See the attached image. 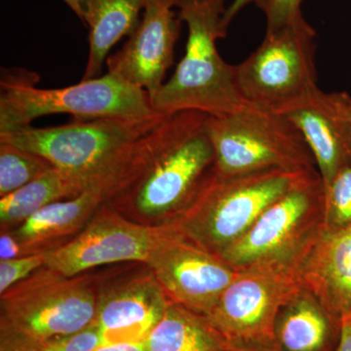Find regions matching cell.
Segmentation results:
<instances>
[{
  "mask_svg": "<svg viewBox=\"0 0 351 351\" xmlns=\"http://www.w3.org/2000/svg\"><path fill=\"white\" fill-rule=\"evenodd\" d=\"M207 117L193 110L166 115L138 138L106 203L154 226L181 213L214 171Z\"/></svg>",
  "mask_w": 351,
  "mask_h": 351,
  "instance_id": "1",
  "label": "cell"
},
{
  "mask_svg": "<svg viewBox=\"0 0 351 351\" xmlns=\"http://www.w3.org/2000/svg\"><path fill=\"white\" fill-rule=\"evenodd\" d=\"M226 0H180V20L188 25L186 52L167 82L151 98L157 113L199 112L223 117L246 103L235 80V66L219 55L217 41L226 36Z\"/></svg>",
  "mask_w": 351,
  "mask_h": 351,
  "instance_id": "2",
  "label": "cell"
},
{
  "mask_svg": "<svg viewBox=\"0 0 351 351\" xmlns=\"http://www.w3.org/2000/svg\"><path fill=\"white\" fill-rule=\"evenodd\" d=\"M164 117L143 122L98 119L45 128L29 125L0 133V142L43 157L53 167L78 176L91 186H105L110 195L138 138Z\"/></svg>",
  "mask_w": 351,
  "mask_h": 351,
  "instance_id": "3",
  "label": "cell"
},
{
  "mask_svg": "<svg viewBox=\"0 0 351 351\" xmlns=\"http://www.w3.org/2000/svg\"><path fill=\"white\" fill-rule=\"evenodd\" d=\"M306 172L274 169L219 176L213 171L188 206L166 223L219 256Z\"/></svg>",
  "mask_w": 351,
  "mask_h": 351,
  "instance_id": "4",
  "label": "cell"
},
{
  "mask_svg": "<svg viewBox=\"0 0 351 351\" xmlns=\"http://www.w3.org/2000/svg\"><path fill=\"white\" fill-rule=\"evenodd\" d=\"M36 80L2 76L0 133L32 125L40 117L68 113L75 119L149 121L164 117L152 108L149 95L115 73L56 89H43Z\"/></svg>",
  "mask_w": 351,
  "mask_h": 351,
  "instance_id": "5",
  "label": "cell"
},
{
  "mask_svg": "<svg viewBox=\"0 0 351 351\" xmlns=\"http://www.w3.org/2000/svg\"><path fill=\"white\" fill-rule=\"evenodd\" d=\"M206 131L219 176L265 170L317 169L297 127L282 114L246 103L223 117H208Z\"/></svg>",
  "mask_w": 351,
  "mask_h": 351,
  "instance_id": "6",
  "label": "cell"
},
{
  "mask_svg": "<svg viewBox=\"0 0 351 351\" xmlns=\"http://www.w3.org/2000/svg\"><path fill=\"white\" fill-rule=\"evenodd\" d=\"M324 226V184L307 171L219 257L237 271L263 265L297 269Z\"/></svg>",
  "mask_w": 351,
  "mask_h": 351,
  "instance_id": "7",
  "label": "cell"
},
{
  "mask_svg": "<svg viewBox=\"0 0 351 351\" xmlns=\"http://www.w3.org/2000/svg\"><path fill=\"white\" fill-rule=\"evenodd\" d=\"M316 32L302 14L267 29L263 43L235 66L245 101L283 114L317 89Z\"/></svg>",
  "mask_w": 351,
  "mask_h": 351,
  "instance_id": "8",
  "label": "cell"
},
{
  "mask_svg": "<svg viewBox=\"0 0 351 351\" xmlns=\"http://www.w3.org/2000/svg\"><path fill=\"white\" fill-rule=\"evenodd\" d=\"M99 290L84 277H66L44 265L1 295L7 324L45 343L95 322Z\"/></svg>",
  "mask_w": 351,
  "mask_h": 351,
  "instance_id": "9",
  "label": "cell"
},
{
  "mask_svg": "<svg viewBox=\"0 0 351 351\" xmlns=\"http://www.w3.org/2000/svg\"><path fill=\"white\" fill-rule=\"evenodd\" d=\"M302 287L297 269L289 265L240 270L208 317L230 346L274 343L279 311Z\"/></svg>",
  "mask_w": 351,
  "mask_h": 351,
  "instance_id": "10",
  "label": "cell"
},
{
  "mask_svg": "<svg viewBox=\"0 0 351 351\" xmlns=\"http://www.w3.org/2000/svg\"><path fill=\"white\" fill-rule=\"evenodd\" d=\"M145 265L171 302L206 316L239 274L169 223L157 226Z\"/></svg>",
  "mask_w": 351,
  "mask_h": 351,
  "instance_id": "11",
  "label": "cell"
},
{
  "mask_svg": "<svg viewBox=\"0 0 351 351\" xmlns=\"http://www.w3.org/2000/svg\"><path fill=\"white\" fill-rule=\"evenodd\" d=\"M156 230L157 226L125 219L105 203L75 239L47 251L45 265L62 276L75 277L110 263H145Z\"/></svg>",
  "mask_w": 351,
  "mask_h": 351,
  "instance_id": "12",
  "label": "cell"
},
{
  "mask_svg": "<svg viewBox=\"0 0 351 351\" xmlns=\"http://www.w3.org/2000/svg\"><path fill=\"white\" fill-rule=\"evenodd\" d=\"M179 1L147 0L135 31L123 47L107 60L108 71L145 90L149 98L162 87L166 73L174 64L181 20L176 18L173 8Z\"/></svg>",
  "mask_w": 351,
  "mask_h": 351,
  "instance_id": "13",
  "label": "cell"
},
{
  "mask_svg": "<svg viewBox=\"0 0 351 351\" xmlns=\"http://www.w3.org/2000/svg\"><path fill=\"white\" fill-rule=\"evenodd\" d=\"M170 302L152 271L99 290L100 346L145 341Z\"/></svg>",
  "mask_w": 351,
  "mask_h": 351,
  "instance_id": "14",
  "label": "cell"
},
{
  "mask_svg": "<svg viewBox=\"0 0 351 351\" xmlns=\"http://www.w3.org/2000/svg\"><path fill=\"white\" fill-rule=\"evenodd\" d=\"M302 286L329 311L343 317L351 313V226L322 230L300 261Z\"/></svg>",
  "mask_w": 351,
  "mask_h": 351,
  "instance_id": "15",
  "label": "cell"
},
{
  "mask_svg": "<svg viewBox=\"0 0 351 351\" xmlns=\"http://www.w3.org/2000/svg\"><path fill=\"white\" fill-rule=\"evenodd\" d=\"M282 115L301 132L324 186L351 162V132L332 93L317 88Z\"/></svg>",
  "mask_w": 351,
  "mask_h": 351,
  "instance_id": "16",
  "label": "cell"
},
{
  "mask_svg": "<svg viewBox=\"0 0 351 351\" xmlns=\"http://www.w3.org/2000/svg\"><path fill=\"white\" fill-rule=\"evenodd\" d=\"M341 318L302 287L279 311L274 338L282 351H335Z\"/></svg>",
  "mask_w": 351,
  "mask_h": 351,
  "instance_id": "17",
  "label": "cell"
},
{
  "mask_svg": "<svg viewBox=\"0 0 351 351\" xmlns=\"http://www.w3.org/2000/svg\"><path fill=\"white\" fill-rule=\"evenodd\" d=\"M108 193L105 186H96L75 197L51 203L14 230V237L25 255L36 253L43 245L73 234L88 225L107 202Z\"/></svg>",
  "mask_w": 351,
  "mask_h": 351,
  "instance_id": "18",
  "label": "cell"
},
{
  "mask_svg": "<svg viewBox=\"0 0 351 351\" xmlns=\"http://www.w3.org/2000/svg\"><path fill=\"white\" fill-rule=\"evenodd\" d=\"M147 0H82V20L89 27V54L82 80L101 76L110 50L140 23Z\"/></svg>",
  "mask_w": 351,
  "mask_h": 351,
  "instance_id": "19",
  "label": "cell"
},
{
  "mask_svg": "<svg viewBox=\"0 0 351 351\" xmlns=\"http://www.w3.org/2000/svg\"><path fill=\"white\" fill-rule=\"evenodd\" d=\"M147 351H228L230 343L209 317L170 302L145 339Z\"/></svg>",
  "mask_w": 351,
  "mask_h": 351,
  "instance_id": "20",
  "label": "cell"
},
{
  "mask_svg": "<svg viewBox=\"0 0 351 351\" xmlns=\"http://www.w3.org/2000/svg\"><path fill=\"white\" fill-rule=\"evenodd\" d=\"M92 188L82 178L51 168L36 180L0 199L1 230L20 226L43 207Z\"/></svg>",
  "mask_w": 351,
  "mask_h": 351,
  "instance_id": "21",
  "label": "cell"
},
{
  "mask_svg": "<svg viewBox=\"0 0 351 351\" xmlns=\"http://www.w3.org/2000/svg\"><path fill=\"white\" fill-rule=\"evenodd\" d=\"M53 168L43 157L0 142V197L29 184Z\"/></svg>",
  "mask_w": 351,
  "mask_h": 351,
  "instance_id": "22",
  "label": "cell"
},
{
  "mask_svg": "<svg viewBox=\"0 0 351 351\" xmlns=\"http://www.w3.org/2000/svg\"><path fill=\"white\" fill-rule=\"evenodd\" d=\"M324 226L330 230L351 226V162L324 186Z\"/></svg>",
  "mask_w": 351,
  "mask_h": 351,
  "instance_id": "23",
  "label": "cell"
},
{
  "mask_svg": "<svg viewBox=\"0 0 351 351\" xmlns=\"http://www.w3.org/2000/svg\"><path fill=\"white\" fill-rule=\"evenodd\" d=\"M46 254L47 251L36 252L11 260L0 261V295L43 267L46 265Z\"/></svg>",
  "mask_w": 351,
  "mask_h": 351,
  "instance_id": "24",
  "label": "cell"
},
{
  "mask_svg": "<svg viewBox=\"0 0 351 351\" xmlns=\"http://www.w3.org/2000/svg\"><path fill=\"white\" fill-rule=\"evenodd\" d=\"M304 0H254L265 13L267 29H277L301 15Z\"/></svg>",
  "mask_w": 351,
  "mask_h": 351,
  "instance_id": "25",
  "label": "cell"
},
{
  "mask_svg": "<svg viewBox=\"0 0 351 351\" xmlns=\"http://www.w3.org/2000/svg\"><path fill=\"white\" fill-rule=\"evenodd\" d=\"M100 346V336L96 322L82 331L69 336L46 341L47 351H95Z\"/></svg>",
  "mask_w": 351,
  "mask_h": 351,
  "instance_id": "26",
  "label": "cell"
},
{
  "mask_svg": "<svg viewBox=\"0 0 351 351\" xmlns=\"http://www.w3.org/2000/svg\"><path fill=\"white\" fill-rule=\"evenodd\" d=\"M0 351H47L45 343L0 320Z\"/></svg>",
  "mask_w": 351,
  "mask_h": 351,
  "instance_id": "27",
  "label": "cell"
},
{
  "mask_svg": "<svg viewBox=\"0 0 351 351\" xmlns=\"http://www.w3.org/2000/svg\"><path fill=\"white\" fill-rule=\"evenodd\" d=\"M25 256L24 250L14 237L13 232H8V230H1L0 235V261L11 260Z\"/></svg>",
  "mask_w": 351,
  "mask_h": 351,
  "instance_id": "28",
  "label": "cell"
},
{
  "mask_svg": "<svg viewBox=\"0 0 351 351\" xmlns=\"http://www.w3.org/2000/svg\"><path fill=\"white\" fill-rule=\"evenodd\" d=\"M332 94L341 119L351 132V95L346 92H332Z\"/></svg>",
  "mask_w": 351,
  "mask_h": 351,
  "instance_id": "29",
  "label": "cell"
},
{
  "mask_svg": "<svg viewBox=\"0 0 351 351\" xmlns=\"http://www.w3.org/2000/svg\"><path fill=\"white\" fill-rule=\"evenodd\" d=\"M335 351H351V313L341 318V339Z\"/></svg>",
  "mask_w": 351,
  "mask_h": 351,
  "instance_id": "30",
  "label": "cell"
},
{
  "mask_svg": "<svg viewBox=\"0 0 351 351\" xmlns=\"http://www.w3.org/2000/svg\"><path fill=\"white\" fill-rule=\"evenodd\" d=\"M95 351H147L145 341L138 343H113V345L99 346Z\"/></svg>",
  "mask_w": 351,
  "mask_h": 351,
  "instance_id": "31",
  "label": "cell"
},
{
  "mask_svg": "<svg viewBox=\"0 0 351 351\" xmlns=\"http://www.w3.org/2000/svg\"><path fill=\"white\" fill-rule=\"evenodd\" d=\"M254 0H233L232 5L228 7L223 15V25L226 29H228V25L233 20V18L237 15L244 8L245 6L252 3Z\"/></svg>",
  "mask_w": 351,
  "mask_h": 351,
  "instance_id": "32",
  "label": "cell"
},
{
  "mask_svg": "<svg viewBox=\"0 0 351 351\" xmlns=\"http://www.w3.org/2000/svg\"><path fill=\"white\" fill-rule=\"evenodd\" d=\"M228 351H282L276 341L265 343V345L255 346H230Z\"/></svg>",
  "mask_w": 351,
  "mask_h": 351,
  "instance_id": "33",
  "label": "cell"
},
{
  "mask_svg": "<svg viewBox=\"0 0 351 351\" xmlns=\"http://www.w3.org/2000/svg\"><path fill=\"white\" fill-rule=\"evenodd\" d=\"M63 1L82 19V0H63Z\"/></svg>",
  "mask_w": 351,
  "mask_h": 351,
  "instance_id": "34",
  "label": "cell"
}]
</instances>
